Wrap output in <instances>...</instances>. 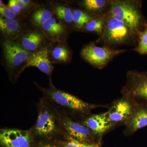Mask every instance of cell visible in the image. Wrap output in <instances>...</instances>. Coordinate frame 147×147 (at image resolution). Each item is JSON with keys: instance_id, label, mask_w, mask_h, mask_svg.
<instances>
[{"instance_id": "obj_10", "label": "cell", "mask_w": 147, "mask_h": 147, "mask_svg": "<svg viewBox=\"0 0 147 147\" xmlns=\"http://www.w3.org/2000/svg\"><path fill=\"white\" fill-rule=\"evenodd\" d=\"M30 67H35L47 75L51 74L53 71V67L47 48H42L31 54L21 71Z\"/></svg>"}, {"instance_id": "obj_23", "label": "cell", "mask_w": 147, "mask_h": 147, "mask_svg": "<svg viewBox=\"0 0 147 147\" xmlns=\"http://www.w3.org/2000/svg\"><path fill=\"white\" fill-rule=\"evenodd\" d=\"M55 13L60 19L67 23L74 22L72 11L69 7L64 6H58L55 9Z\"/></svg>"}, {"instance_id": "obj_26", "label": "cell", "mask_w": 147, "mask_h": 147, "mask_svg": "<svg viewBox=\"0 0 147 147\" xmlns=\"http://www.w3.org/2000/svg\"><path fill=\"white\" fill-rule=\"evenodd\" d=\"M8 5L9 7L16 14L20 13L21 9L17 4L16 0H10L9 1Z\"/></svg>"}, {"instance_id": "obj_30", "label": "cell", "mask_w": 147, "mask_h": 147, "mask_svg": "<svg viewBox=\"0 0 147 147\" xmlns=\"http://www.w3.org/2000/svg\"><path fill=\"white\" fill-rule=\"evenodd\" d=\"M0 6H1V7L4 6L3 4L2 1H0Z\"/></svg>"}, {"instance_id": "obj_16", "label": "cell", "mask_w": 147, "mask_h": 147, "mask_svg": "<svg viewBox=\"0 0 147 147\" xmlns=\"http://www.w3.org/2000/svg\"><path fill=\"white\" fill-rule=\"evenodd\" d=\"M0 29L3 34L12 38L19 34L21 28L16 20L1 17Z\"/></svg>"}, {"instance_id": "obj_29", "label": "cell", "mask_w": 147, "mask_h": 147, "mask_svg": "<svg viewBox=\"0 0 147 147\" xmlns=\"http://www.w3.org/2000/svg\"><path fill=\"white\" fill-rule=\"evenodd\" d=\"M24 2V3L26 5V6L29 5L30 4L31 1H29V0H22Z\"/></svg>"}, {"instance_id": "obj_3", "label": "cell", "mask_w": 147, "mask_h": 147, "mask_svg": "<svg viewBox=\"0 0 147 147\" xmlns=\"http://www.w3.org/2000/svg\"><path fill=\"white\" fill-rule=\"evenodd\" d=\"M125 50H115L108 47H99L94 44H90L82 50V57L96 67L103 68L117 55L123 53Z\"/></svg>"}, {"instance_id": "obj_2", "label": "cell", "mask_w": 147, "mask_h": 147, "mask_svg": "<svg viewBox=\"0 0 147 147\" xmlns=\"http://www.w3.org/2000/svg\"><path fill=\"white\" fill-rule=\"evenodd\" d=\"M121 91L124 97L132 102L147 104V71H129Z\"/></svg>"}, {"instance_id": "obj_7", "label": "cell", "mask_w": 147, "mask_h": 147, "mask_svg": "<svg viewBox=\"0 0 147 147\" xmlns=\"http://www.w3.org/2000/svg\"><path fill=\"white\" fill-rule=\"evenodd\" d=\"M134 104V102L124 97L116 101L106 112L110 123L113 126L117 124L125 123L133 111Z\"/></svg>"}, {"instance_id": "obj_14", "label": "cell", "mask_w": 147, "mask_h": 147, "mask_svg": "<svg viewBox=\"0 0 147 147\" xmlns=\"http://www.w3.org/2000/svg\"><path fill=\"white\" fill-rule=\"evenodd\" d=\"M43 41V35L38 32H31L24 35L21 39V45L28 51L37 50Z\"/></svg>"}, {"instance_id": "obj_22", "label": "cell", "mask_w": 147, "mask_h": 147, "mask_svg": "<svg viewBox=\"0 0 147 147\" xmlns=\"http://www.w3.org/2000/svg\"><path fill=\"white\" fill-rule=\"evenodd\" d=\"M108 1L105 0H86L83 5L88 10L93 12L101 11L105 7Z\"/></svg>"}, {"instance_id": "obj_21", "label": "cell", "mask_w": 147, "mask_h": 147, "mask_svg": "<svg viewBox=\"0 0 147 147\" xmlns=\"http://www.w3.org/2000/svg\"><path fill=\"white\" fill-rule=\"evenodd\" d=\"M52 56L55 60L61 62H67L70 58V53L67 48L63 46H58L52 51Z\"/></svg>"}, {"instance_id": "obj_19", "label": "cell", "mask_w": 147, "mask_h": 147, "mask_svg": "<svg viewBox=\"0 0 147 147\" xmlns=\"http://www.w3.org/2000/svg\"><path fill=\"white\" fill-rule=\"evenodd\" d=\"M106 21L104 18H99L93 19L85 26L86 30L94 32L102 35L105 29Z\"/></svg>"}, {"instance_id": "obj_25", "label": "cell", "mask_w": 147, "mask_h": 147, "mask_svg": "<svg viewBox=\"0 0 147 147\" xmlns=\"http://www.w3.org/2000/svg\"><path fill=\"white\" fill-rule=\"evenodd\" d=\"M0 13L2 16L5 18L15 20L16 18V14L7 7L4 6L0 7Z\"/></svg>"}, {"instance_id": "obj_12", "label": "cell", "mask_w": 147, "mask_h": 147, "mask_svg": "<svg viewBox=\"0 0 147 147\" xmlns=\"http://www.w3.org/2000/svg\"><path fill=\"white\" fill-rule=\"evenodd\" d=\"M83 124L99 137L114 126L108 120L106 112L90 116L84 121Z\"/></svg>"}, {"instance_id": "obj_5", "label": "cell", "mask_w": 147, "mask_h": 147, "mask_svg": "<svg viewBox=\"0 0 147 147\" xmlns=\"http://www.w3.org/2000/svg\"><path fill=\"white\" fill-rule=\"evenodd\" d=\"M47 93L56 103L77 112L88 113L97 107L85 102L73 95L59 90H49Z\"/></svg>"}, {"instance_id": "obj_17", "label": "cell", "mask_w": 147, "mask_h": 147, "mask_svg": "<svg viewBox=\"0 0 147 147\" xmlns=\"http://www.w3.org/2000/svg\"><path fill=\"white\" fill-rule=\"evenodd\" d=\"M73 21L77 28H82L84 26L91 21L92 18L88 13L79 9L72 11Z\"/></svg>"}, {"instance_id": "obj_15", "label": "cell", "mask_w": 147, "mask_h": 147, "mask_svg": "<svg viewBox=\"0 0 147 147\" xmlns=\"http://www.w3.org/2000/svg\"><path fill=\"white\" fill-rule=\"evenodd\" d=\"M41 28L45 33L53 39L59 38L65 32L63 24L53 17L43 24Z\"/></svg>"}, {"instance_id": "obj_27", "label": "cell", "mask_w": 147, "mask_h": 147, "mask_svg": "<svg viewBox=\"0 0 147 147\" xmlns=\"http://www.w3.org/2000/svg\"><path fill=\"white\" fill-rule=\"evenodd\" d=\"M16 2L21 9H24L26 8V5L24 3L22 0H16Z\"/></svg>"}, {"instance_id": "obj_24", "label": "cell", "mask_w": 147, "mask_h": 147, "mask_svg": "<svg viewBox=\"0 0 147 147\" xmlns=\"http://www.w3.org/2000/svg\"><path fill=\"white\" fill-rule=\"evenodd\" d=\"M64 147H100L97 143H86L79 142L71 137H69L64 142Z\"/></svg>"}, {"instance_id": "obj_4", "label": "cell", "mask_w": 147, "mask_h": 147, "mask_svg": "<svg viewBox=\"0 0 147 147\" xmlns=\"http://www.w3.org/2000/svg\"><path fill=\"white\" fill-rule=\"evenodd\" d=\"M133 34L123 23L110 15L101 35V40L110 44H121L128 40Z\"/></svg>"}, {"instance_id": "obj_8", "label": "cell", "mask_w": 147, "mask_h": 147, "mask_svg": "<svg viewBox=\"0 0 147 147\" xmlns=\"http://www.w3.org/2000/svg\"><path fill=\"white\" fill-rule=\"evenodd\" d=\"M5 57L7 64L11 67H16L26 62L31 55L17 42L7 40L3 44Z\"/></svg>"}, {"instance_id": "obj_20", "label": "cell", "mask_w": 147, "mask_h": 147, "mask_svg": "<svg viewBox=\"0 0 147 147\" xmlns=\"http://www.w3.org/2000/svg\"><path fill=\"white\" fill-rule=\"evenodd\" d=\"M139 42L134 50L141 55H147V25L139 32Z\"/></svg>"}, {"instance_id": "obj_9", "label": "cell", "mask_w": 147, "mask_h": 147, "mask_svg": "<svg viewBox=\"0 0 147 147\" xmlns=\"http://www.w3.org/2000/svg\"><path fill=\"white\" fill-rule=\"evenodd\" d=\"M134 108L130 117L125 123L126 133L133 134L147 126V104L134 102Z\"/></svg>"}, {"instance_id": "obj_6", "label": "cell", "mask_w": 147, "mask_h": 147, "mask_svg": "<svg viewBox=\"0 0 147 147\" xmlns=\"http://www.w3.org/2000/svg\"><path fill=\"white\" fill-rule=\"evenodd\" d=\"M32 142L30 130L3 129L0 131V142L3 147H30Z\"/></svg>"}, {"instance_id": "obj_28", "label": "cell", "mask_w": 147, "mask_h": 147, "mask_svg": "<svg viewBox=\"0 0 147 147\" xmlns=\"http://www.w3.org/2000/svg\"><path fill=\"white\" fill-rule=\"evenodd\" d=\"M39 147H60L55 145L50 144H45L41 145Z\"/></svg>"}, {"instance_id": "obj_18", "label": "cell", "mask_w": 147, "mask_h": 147, "mask_svg": "<svg viewBox=\"0 0 147 147\" xmlns=\"http://www.w3.org/2000/svg\"><path fill=\"white\" fill-rule=\"evenodd\" d=\"M53 13L50 11L42 8L36 11L32 16V20L37 26H42L50 18H52Z\"/></svg>"}, {"instance_id": "obj_1", "label": "cell", "mask_w": 147, "mask_h": 147, "mask_svg": "<svg viewBox=\"0 0 147 147\" xmlns=\"http://www.w3.org/2000/svg\"><path fill=\"white\" fill-rule=\"evenodd\" d=\"M110 16L123 23L133 33H139V29L144 26L138 7L129 1L114 0L110 1Z\"/></svg>"}, {"instance_id": "obj_11", "label": "cell", "mask_w": 147, "mask_h": 147, "mask_svg": "<svg viewBox=\"0 0 147 147\" xmlns=\"http://www.w3.org/2000/svg\"><path fill=\"white\" fill-rule=\"evenodd\" d=\"M63 124L65 129L70 137L83 143H93L92 141L94 134L84 124L68 118L64 119Z\"/></svg>"}, {"instance_id": "obj_13", "label": "cell", "mask_w": 147, "mask_h": 147, "mask_svg": "<svg viewBox=\"0 0 147 147\" xmlns=\"http://www.w3.org/2000/svg\"><path fill=\"white\" fill-rule=\"evenodd\" d=\"M56 127L55 119L50 111L45 108L40 110L35 127L37 134L41 137H48L54 133Z\"/></svg>"}]
</instances>
